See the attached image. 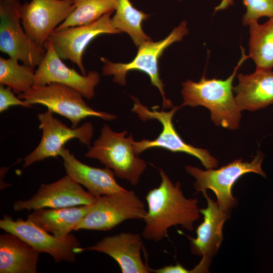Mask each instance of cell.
<instances>
[{
  "instance_id": "8",
  "label": "cell",
  "mask_w": 273,
  "mask_h": 273,
  "mask_svg": "<svg viewBox=\"0 0 273 273\" xmlns=\"http://www.w3.org/2000/svg\"><path fill=\"white\" fill-rule=\"evenodd\" d=\"M131 98L134 101L131 110L137 114L142 121L156 119L163 127L160 134L154 140L134 141V149L137 155H139L143 151L152 148H161L173 153L182 152L193 156L198 159L206 169L217 167L218 160L207 150L198 148L186 143L176 130L172 118L175 113L181 108L180 106L172 107L169 111H159L156 109V107L151 110L142 105L137 98Z\"/></svg>"
},
{
  "instance_id": "9",
  "label": "cell",
  "mask_w": 273,
  "mask_h": 273,
  "mask_svg": "<svg viewBox=\"0 0 273 273\" xmlns=\"http://www.w3.org/2000/svg\"><path fill=\"white\" fill-rule=\"evenodd\" d=\"M21 5L18 0H0V51L34 69L46 50L25 32L21 22Z\"/></svg>"
},
{
  "instance_id": "10",
  "label": "cell",
  "mask_w": 273,
  "mask_h": 273,
  "mask_svg": "<svg viewBox=\"0 0 273 273\" xmlns=\"http://www.w3.org/2000/svg\"><path fill=\"white\" fill-rule=\"evenodd\" d=\"M38 119L42 136L36 148L24 159L23 168L49 157L60 155L65 144L73 139H77L84 145L89 146L93 135L91 123L85 122L77 127H69L53 116L47 110L39 113Z\"/></svg>"
},
{
  "instance_id": "24",
  "label": "cell",
  "mask_w": 273,
  "mask_h": 273,
  "mask_svg": "<svg viewBox=\"0 0 273 273\" xmlns=\"http://www.w3.org/2000/svg\"><path fill=\"white\" fill-rule=\"evenodd\" d=\"M117 0H74L75 8L55 30L92 23L115 11Z\"/></svg>"
},
{
  "instance_id": "11",
  "label": "cell",
  "mask_w": 273,
  "mask_h": 273,
  "mask_svg": "<svg viewBox=\"0 0 273 273\" xmlns=\"http://www.w3.org/2000/svg\"><path fill=\"white\" fill-rule=\"evenodd\" d=\"M74 0H31L21 5L22 26L30 38L45 48L51 34L75 8Z\"/></svg>"
},
{
  "instance_id": "14",
  "label": "cell",
  "mask_w": 273,
  "mask_h": 273,
  "mask_svg": "<svg viewBox=\"0 0 273 273\" xmlns=\"http://www.w3.org/2000/svg\"><path fill=\"white\" fill-rule=\"evenodd\" d=\"M112 13H107L87 25L55 30L49 39L60 58L75 64L82 74L86 75L82 56L89 43L100 35L120 33L112 24Z\"/></svg>"
},
{
  "instance_id": "13",
  "label": "cell",
  "mask_w": 273,
  "mask_h": 273,
  "mask_svg": "<svg viewBox=\"0 0 273 273\" xmlns=\"http://www.w3.org/2000/svg\"><path fill=\"white\" fill-rule=\"evenodd\" d=\"M0 228L18 236L40 253L49 254L57 262L75 261V251L80 247V243L72 234L65 239H59L50 235L28 219L24 220L19 218L13 220L7 215H5L0 220Z\"/></svg>"
},
{
  "instance_id": "12",
  "label": "cell",
  "mask_w": 273,
  "mask_h": 273,
  "mask_svg": "<svg viewBox=\"0 0 273 273\" xmlns=\"http://www.w3.org/2000/svg\"><path fill=\"white\" fill-rule=\"evenodd\" d=\"M203 194L207 202L206 208L200 209L203 221L197 228L196 238L187 236L191 253L202 257L200 262L192 269V272L197 273L209 272L212 259L223 240V224L231 214L221 210L216 201L206 191Z\"/></svg>"
},
{
  "instance_id": "26",
  "label": "cell",
  "mask_w": 273,
  "mask_h": 273,
  "mask_svg": "<svg viewBox=\"0 0 273 273\" xmlns=\"http://www.w3.org/2000/svg\"><path fill=\"white\" fill-rule=\"evenodd\" d=\"M243 3L246 8L242 20L244 25L262 17H273V0H243Z\"/></svg>"
},
{
  "instance_id": "17",
  "label": "cell",
  "mask_w": 273,
  "mask_h": 273,
  "mask_svg": "<svg viewBox=\"0 0 273 273\" xmlns=\"http://www.w3.org/2000/svg\"><path fill=\"white\" fill-rule=\"evenodd\" d=\"M143 242L139 234L121 233L104 238L95 245L75 249V253L96 251L105 253L113 258L122 273H149L150 267L142 257Z\"/></svg>"
},
{
  "instance_id": "5",
  "label": "cell",
  "mask_w": 273,
  "mask_h": 273,
  "mask_svg": "<svg viewBox=\"0 0 273 273\" xmlns=\"http://www.w3.org/2000/svg\"><path fill=\"white\" fill-rule=\"evenodd\" d=\"M263 159V154L258 152L251 161L237 159L216 169L204 170L191 165H187L185 168L195 178L194 187L196 192L212 191L220 209L231 214L233 208L238 204V200L232 194L233 187L241 177L247 173H255L265 178V173L261 168Z\"/></svg>"
},
{
  "instance_id": "18",
  "label": "cell",
  "mask_w": 273,
  "mask_h": 273,
  "mask_svg": "<svg viewBox=\"0 0 273 273\" xmlns=\"http://www.w3.org/2000/svg\"><path fill=\"white\" fill-rule=\"evenodd\" d=\"M60 156L68 175L75 182L83 185L95 197L120 192L125 189L115 178L114 171L110 168H96L79 161L64 147Z\"/></svg>"
},
{
  "instance_id": "2",
  "label": "cell",
  "mask_w": 273,
  "mask_h": 273,
  "mask_svg": "<svg viewBox=\"0 0 273 273\" xmlns=\"http://www.w3.org/2000/svg\"><path fill=\"white\" fill-rule=\"evenodd\" d=\"M242 55L231 75L224 80L208 79L204 75L198 82L183 83L184 102L180 107L202 106L208 109L213 123L229 129L239 127L241 110L233 95V82L241 65L249 58L241 47Z\"/></svg>"
},
{
  "instance_id": "20",
  "label": "cell",
  "mask_w": 273,
  "mask_h": 273,
  "mask_svg": "<svg viewBox=\"0 0 273 273\" xmlns=\"http://www.w3.org/2000/svg\"><path fill=\"white\" fill-rule=\"evenodd\" d=\"M39 252L18 236H0V272L35 273Z\"/></svg>"
},
{
  "instance_id": "6",
  "label": "cell",
  "mask_w": 273,
  "mask_h": 273,
  "mask_svg": "<svg viewBox=\"0 0 273 273\" xmlns=\"http://www.w3.org/2000/svg\"><path fill=\"white\" fill-rule=\"evenodd\" d=\"M18 97L31 105H43L53 113L68 118L73 127H77L82 119L88 117H97L105 120L116 118L107 112L94 110L84 102L80 93L60 83L34 85L27 92L18 95Z\"/></svg>"
},
{
  "instance_id": "25",
  "label": "cell",
  "mask_w": 273,
  "mask_h": 273,
  "mask_svg": "<svg viewBox=\"0 0 273 273\" xmlns=\"http://www.w3.org/2000/svg\"><path fill=\"white\" fill-rule=\"evenodd\" d=\"M9 57H0V84L10 87L18 95L30 89L34 85V68Z\"/></svg>"
},
{
  "instance_id": "7",
  "label": "cell",
  "mask_w": 273,
  "mask_h": 273,
  "mask_svg": "<svg viewBox=\"0 0 273 273\" xmlns=\"http://www.w3.org/2000/svg\"><path fill=\"white\" fill-rule=\"evenodd\" d=\"M147 210L132 190L96 198L88 212L76 226L81 229L108 231L128 219H143Z\"/></svg>"
},
{
  "instance_id": "27",
  "label": "cell",
  "mask_w": 273,
  "mask_h": 273,
  "mask_svg": "<svg viewBox=\"0 0 273 273\" xmlns=\"http://www.w3.org/2000/svg\"><path fill=\"white\" fill-rule=\"evenodd\" d=\"M12 106H21L31 108L33 106L18 97H16L10 87L0 84V112L7 110Z\"/></svg>"
},
{
  "instance_id": "3",
  "label": "cell",
  "mask_w": 273,
  "mask_h": 273,
  "mask_svg": "<svg viewBox=\"0 0 273 273\" xmlns=\"http://www.w3.org/2000/svg\"><path fill=\"white\" fill-rule=\"evenodd\" d=\"M126 131L117 132L107 124L103 126L100 136L85 154L112 170L115 176L136 185L147 165L134 151L132 136L125 137Z\"/></svg>"
},
{
  "instance_id": "15",
  "label": "cell",
  "mask_w": 273,
  "mask_h": 273,
  "mask_svg": "<svg viewBox=\"0 0 273 273\" xmlns=\"http://www.w3.org/2000/svg\"><path fill=\"white\" fill-rule=\"evenodd\" d=\"M46 52L35 70L34 85L44 86L57 83L68 86L90 100L95 96V88L100 80L99 74L90 71L84 75L66 66L58 56L49 39L45 47Z\"/></svg>"
},
{
  "instance_id": "22",
  "label": "cell",
  "mask_w": 273,
  "mask_h": 273,
  "mask_svg": "<svg viewBox=\"0 0 273 273\" xmlns=\"http://www.w3.org/2000/svg\"><path fill=\"white\" fill-rule=\"evenodd\" d=\"M249 56L257 70L273 68V17L262 24L257 21L249 24Z\"/></svg>"
},
{
  "instance_id": "19",
  "label": "cell",
  "mask_w": 273,
  "mask_h": 273,
  "mask_svg": "<svg viewBox=\"0 0 273 273\" xmlns=\"http://www.w3.org/2000/svg\"><path fill=\"white\" fill-rule=\"evenodd\" d=\"M233 87L240 110L254 111L273 104V71L257 70L250 74L239 73Z\"/></svg>"
},
{
  "instance_id": "29",
  "label": "cell",
  "mask_w": 273,
  "mask_h": 273,
  "mask_svg": "<svg viewBox=\"0 0 273 273\" xmlns=\"http://www.w3.org/2000/svg\"><path fill=\"white\" fill-rule=\"evenodd\" d=\"M234 4V0H221L220 4L215 7L214 12L223 10Z\"/></svg>"
},
{
  "instance_id": "21",
  "label": "cell",
  "mask_w": 273,
  "mask_h": 273,
  "mask_svg": "<svg viewBox=\"0 0 273 273\" xmlns=\"http://www.w3.org/2000/svg\"><path fill=\"white\" fill-rule=\"evenodd\" d=\"M92 204L61 208L36 209L28 215L27 219L57 238L65 239L72 231L75 230Z\"/></svg>"
},
{
  "instance_id": "16",
  "label": "cell",
  "mask_w": 273,
  "mask_h": 273,
  "mask_svg": "<svg viewBox=\"0 0 273 273\" xmlns=\"http://www.w3.org/2000/svg\"><path fill=\"white\" fill-rule=\"evenodd\" d=\"M94 196L83 189L68 175L49 184H41L37 193L30 199L17 201L13 208L18 211L36 210L47 207L61 208L89 205L96 200Z\"/></svg>"
},
{
  "instance_id": "23",
  "label": "cell",
  "mask_w": 273,
  "mask_h": 273,
  "mask_svg": "<svg viewBox=\"0 0 273 273\" xmlns=\"http://www.w3.org/2000/svg\"><path fill=\"white\" fill-rule=\"evenodd\" d=\"M115 10L116 12L111 18V22L120 33H127L138 47L151 39L144 32L142 25L149 15L136 9L129 0H117Z\"/></svg>"
},
{
  "instance_id": "28",
  "label": "cell",
  "mask_w": 273,
  "mask_h": 273,
  "mask_svg": "<svg viewBox=\"0 0 273 273\" xmlns=\"http://www.w3.org/2000/svg\"><path fill=\"white\" fill-rule=\"evenodd\" d=\"M150 271L156 273H188L192 272V270H188L179 263L175 265L164 266L158 269H152Z\"/></svg>"
},
{
  "instance_id": "1",
  "label": "cell",
  "mask_w": 273,
  "mask_h": 273,
  "mask_svg": "<svg viewBox=\"0 0 273 273\" xmlns=\"http://www.w3.org/2000/svg\"><path fill=\"white\" fill-rule=\"evenodd\" d=\"M159 173L160 185L150 190L145 198L148 210L142 233L145 239L154 242L167 237L168 230L173 226L193 231L194 223L200 217L198 199L186 198L179 181L173 184L161 168Z\"/></svg>"
},
{
  "instance_id": "4",
  "label": "cell",
  "mask_w": 273,
  "mask_h": 273,
  "mask_svg": "<svg viewBox=\"0 0 273 273\" xmlns=\"http://www.w3.org/2000/svg\"><path fill=\"white\" fill-rule=\"evenodd\" d=\"M187 25V22L183 21L163 39L158 41L150 39L143 42L138 47L135 57L127 63H114L101 57V60L104 64L102 74L113 75V81L123 85L126 83V75L128 72L137 70L144 72L149 76L152 84L157 87L161 94L163 108L173 107L171 101L165 96L164 84L160 78L158 62L167 48L175 42L181 41L188 33Z\"/></svg>"
}]
</instances>
